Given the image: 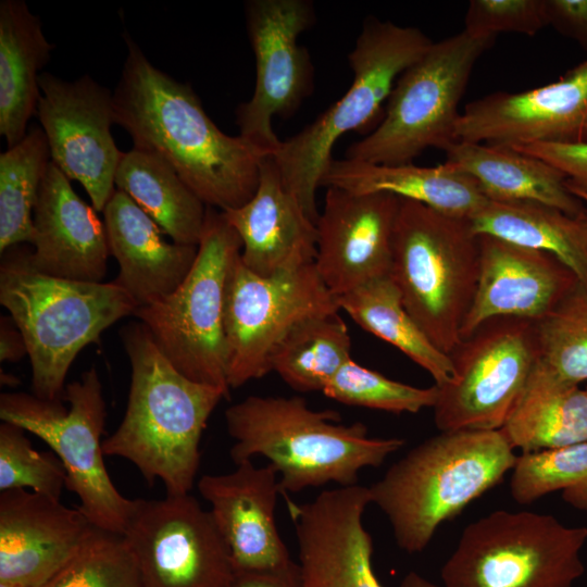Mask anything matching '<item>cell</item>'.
<instances>
[{"mask_svg":"<svg viewBox=\"0 0 587 587\" xmlns=\"http://www.w3.org/2000/svg\"><path fill=\"white\" fill-rule=\"evenodd\" d=\"M113 92L115 123L134 148L167 163L207 205L236 209L255 193L265 152L223 133L191 86L155 67L133 38Z\"/></svg>","mask_w":587,"mask_h":587,"instance_id":"6da1fadb","label":"cell"},{"mask_svg":"<svg viewBox=\"0 0 587 587\" xmlns=\"http://www.w3.org/2000/svg\"><path fill=\"white\" fill-rule=\"evenodd\" d=\"M120 335L130 363V387L124 417L103 440V453L133 463L150 486L162 480L166 495L189 494L208 420L229 398L178 372L142 323L125 325Z\"/></svg>","mask_w":587,"mask_h":587,"instance_id":"7a4b0ae2","label":"cell"},{"mask_svg":"<svg viewBox=\"0 0 587 587\" xmlns=\"http://www.w3.org/2000/svg\"><path fill=\"white\" fill-rule=\"evenodd\" d=\"M225 420L234 463L265 457L283 494L355 485L362 469L382 465L404 445L401 438L369 437L364 424H341L338 412L312 410L298 396H249L227 408Z\"/></svg>","mask_w":587,"mask_h":587,"instance_id":"3957f363","label":"cell"},{"mask_svg":"<svg viewBox=\"0 0 587 587\" xmlns=\"http://www.w3.org/2000/svg\"><path fill=\"white\" fill-rule=\"evenodd\" d=\"M517 455L500 429L440 432L409 450L369 487L398 547L423 551L437 528L496 486Z\"/></svg>","mask_w":587,"mask_h":587,"instance_id":"277c9868","label":"cell"},{"mask_svg":"<svg viewBox=\"0 0 587 587\" xmlns=\"http://www.w3.org/2000/svg\"><path fill=\"white\" fill-rule=\"evenodd\" d=\"M24 243L7 249L0 264V303L21 330L32 367L33 394L62 399L77 354L137 307L114 282H82L49 276L29 262Z\"/></svg>","mask_w":587,"mask_h":587,"instance_id":"5b68a950","label":"cell"},{"mask_svg":"<svg viewBox=\"0 0 587 587\" xmlns=\"http://www.w3.org/2000/svg\"><path fill=\"white\" fill-rule=\"evenodd\" d=\"M389 276L410 315L449 354L476 292L479 235L467 218L400 198Z\"/></svg>","mask_w":587,"mask_h":587,"instance_id":"8992f818","label":"cell"},{"mask_svg":"<svg viewBox=\"0 0 587 587\" xmlns=\"http://www.w3.org/2000/svg\"><path fill=\"white\" fill-rule=\"evenodd\" d=\"M421 29L369 17L349 53L353 73L346 93L271 154L285 187L316 224V190L346 133L370 124L388 100L399 76L433 45Z\"/></svg>","mask_w":587,"mask_h":587,"instance_id":"52a82bcc","label":"cell"},{"mask_svg":"<svg viewBox=\"0 0 587 587\" xmlns=\"http://www.w3.org/2000/svg\"><path fill=\"white\" fill-rule=\"evenodd\" d=\"M241 248L223 212L207 207L198 254L184 282L166 298L134 313L178 372L222 389L228 398L225 295Z\"/></svg>","mask_w":587,"mask_h":587,"instance_id":"ba28073f","label":"cell"},{"mask_svg":"<svg viewBox=\"0 0 587 587\" xmlns=\"http://www.w3.org/2000/svg\"><path fill=\"white\" fill-rule=\"evenodd\" d=\"M495 39L463 29L434 41L397 79L378 126L349 146L346 158L405 164L427 148L444 150L455 140L458 105L475 63Z\"/></svg>","mask_w":587,"mask_h":587,"instance_id":"9c48e42d","label":"cell"},{"mask_svg":"<svg viewBox=\"0 0 587 587\" xmlns=\"http://www.w3.org/2000/svg\"><path fill=\"white\" fill-rule=\"evenodd\" d=\"M586 541V526L497 510L463 529L440 576L444 587H574Z\"/></svg>","mask_w":587,"mask_h":587,"instance_id":"30bf717a","label":"cell"},{"mask_svg":"<svg viewBox=\"0 0 587 587\" xmlns=\"http://www.w3.org/2000/svg\"><path fill=\"white\" fill-rule=\"evenodd\" d=\"M107 416L103 389L92 366L67 384L62 399L34 394L4 392L0 419L43 440L62 462L65 488L74 492L78 509L95 526L124 534L135 500L113 484L103 461L101 436Z\"/></svg>","mask_w":587,"mask_h":587,"instance_id":"8fae6325","label":"cell"},{"mask_svg":"<svg viewBox=\"0 0 587 587\" xmlns=\"http://www.w3.org/2000/svg\"><path fill=\"white\" fill-rule=\"evenodd\" d=\"M449 357L454 376L437 386L436 427L500 429L538 361L535 322L492 317L461 339Z\"/></svg>","mask_w":587,"mask_h":587,"instance_id":"7c38bea8","label":"cell"},{"mask_svg":"<svg viewBox=\"0 0 587 587\" xmlns=\"http://www.w3.org/2000/svg\"><path fill=\"white\" fill-rule=\"evenodd\" d=\"M339 310L314 263L263 277L251 272L239 254L228 274L224 309L229 388L272 371L273 352L296 325Z\"/></svg>","mask_w":587,"mask_h":587,"instance_id":"4fadbf2b","label":"cell"},{"mask_svg":"<svg viewBox=\"0 0 587 587\" xmlns=\"http://www.w3.org/2000/svg\"><path fill=\"white\" fill-rule=\"evenodd\" d=\"M142 587H234L230 550L210 513L189 494L135 499L123 534Z\"/></svg>","mask_w":587,"mask_h":587,"instance_id":"5bb4252c","label":"cell"},{"mask_svg":"<svg viewBox=\"0 0 587 587\" xmlns=\"http://www.w3.org/2000/svg\"><path fill=\"white\" fill-rule=\"evenodd\" d=\"M313 22L314 9L308 0H250L246 4L255 84L251 99L236 109V123L239 135L266 154L282 143L272 118L291 115L312 91L311 58L297 40Z\"/></svg>","mask_w":587,"mask_h":587,"instance_id":"9a60e30c","label":"cell"},{"mask_svg":"<svg viewBox=\"0 0 587 587\" xmlns=\"http://www.w3.org/2000/svg\"><path fill=\"white\" fill-rule=\"evenodd\" d=\"M37 116L48 140L51 162L88 193L102 212L115 191V174L123 151L113 139V93L84 75L64 80L51 73L39 76Z\"/></svg>","mask_w":587,"mask_h":587,"instance_id":"2e32d148","label":"cell"},{"mask_svg":"<svg viewBox=\"0 0 587 587\" xmlns=\"http://www.w3.org/2000/svg\"><path fill=\"white\" fill-rule=\"evenodd\" d=\"M454 139L504 147L586 143L587 60L553 83L470 102L457 120Z\"/></svg>","mask_w":587,"mask_h":587,"instance_id":"e0dca14e","label":"cell"},{"mask_svg":"<svg viewBox=\"0 0 587 587\" xmlns=\"http://www.w3.org/2000/svg\"><path fill=\"white\" fill-rule=\"evenodd\" d=\"M400 198L327 187L317 228L314 266L337 298L388 276Z\"/></svg>","mask_w":587,"mask_h":587,"instance_id":"ac0fdd59","label":"cell"},{"mask_svg":"<svg viewBox=\"0 0 587 587\" xmlns=\"http://www.w3.org/2000/svg\"><path fill=\"white\" fill-rule=\"evenodd\" d=\"M370 503L369 487L358 484L324 490L301 505L289 502L303 587H384L362 521Z\"/></svg>","mask_w":587,"mask_h":587,"instance_id":"d6986e66","label":"cell"},{"mask_svg":"<svg viewBox=\"0 0 587 587\" xmlns=\"http://www.w3.org/2000/svg\"><path fill=\"white\" fill-rule=\"evenodd\" d=\"M577 283L575 274L547 252L479 235L478 283L460 338L492 317L539 321Z\"/></svg>","mask_w":587,"mask_h":587,"instance_id":"ffe728a7","label":"cell"},{"mask_svg":"<svg viewBox=\"0 0 587 587\" xmlns=\"http://www.w3.org/2000/svg\"><path fill=\"white\" fill-rule=\"evenodd\" d=\"M279 477L268 463L251 460L227 474H205L198 480L200 495L226 541L237 573L264 572L292 562L275 521Z\"/></svg>","mask_w":587,"mask_h":587,"instance_id":"44dd1931","label":"cell"},{"mask_svg":"<svg viewBox=\"0 0 587 587\" xmlns=\"http://www.w3.org/2000/svg\"><path fill=\"white\" fill-rule=\"evenodd\" d=\"M92 524L77 508L27 489L0 494V582L39 587L75 553Z\"/></svg>","mask_w":587,"mask_h":587,"instance_id":"7402d4cb","label":"cell"},{"mask_svg":"<svg viewBox=\"0 0 587 587\" xmlns=\"http://www.w3.org/2000/svg\"><path fill=\"white\" fill-rule=\"evenodd\" d=\"M222 212L241 240L242 263L257 275L268 277L314 263L316 224L285 187L271 154L261 163L253 197Z\"/></svg>","mask_w":587,"mask_h":587,"instance_id":"603a6c76","label":"cell"},{"mask_svg":"<svg viewBox=\"0 0 587 587\" xmlns=\"http://www.w3.org/2000/svg\"><path fill=\"white\" fill-rule=\"evenodd\" d=\"M32 266L46 275L101 282L110 254L104 223L50 162L34 209Z\"/></svg>","mask_w":587,"mask_h":587,"instance_id":"cb8c5ba5","label":"cell"},{"mask_svg":"<svg viewBox=\"0 0 587 587\" xmlns=\"http://www.w3.org/2000/svg\"><path fill=\"white\" fill-rule=\"evenodd\" d=\"M102 212L110 254L118 263L113 282L137 309L173 294L190 272L198 246L167 242L159 225L118 189Z\"/></svg>","mask_w":587,"mask_h":587,"instance_id":"d4e9b609","label":"cell"},{"mask_svg":"<svg viewBox=\"0 0 587 587\" xmlns=\"http://www.w3.org/2000/svg\"><path fill=\"white\" fill-rule=\"evenodd\" d=\"M321 186L354 193L388 192L467 220L488 202L475 178L447 162L427 167L333 159Z\"/></svg>","mask_w":587,"mask_h":587,"instance_id":"484cf974","label":"cell"},{"mask_svg":"<svg viewBox=\"0 0 587 587\" xmlns=\"http://www.w3.org/2000/svg\"><path fill=\"white\" fill-rule=\"evenodd\" d=\"M446 162L471 175L491 201H533L575 217H587L586 204L566 186V176L549 163L510 147L454 140Z\"/></svg>","mask_w":587,"mask_h":587,"instance_id":"4316f807","label":"cell"},{"mask_svg":"<svg viewBox=\"0 0 587 587\" xmlns=\"http://www.w3.org/2000/svg\"><path fill=\"white\" fill-rule=\"evenodd\" d=\"M52 50L24 0L0 1V135L8 148L26 136L37 113L39 71Z\"/></svg>","mask_w":587,"mask_h":587,"instance_id":"83f0119b","label":"cell"},{"mask_svg":"<svg viewBox=\"0 0 587 587\" xmlns=\"http://www.w3.org/2000/svg\"><path fill=\"white\" fill-rule=\"evenodd\" d=\"M500 432L522 453L587 441V390L538 360Z\"/></svg>","mask_w":587,"mask_h":587,"instance_id":"f1b7e54d","label":"cell"},{"mask_svg":"<svg viewBox=\"0 0 587 587\" xmlns=\"http://www.w3.org/2000/svg\"><path fill=\"white\" fill-rule=\"evenodd\" d=\"M477 235L547 252L587 289V217L533 201H491L470 220Z\"/></svg>","mask_w":587,"mask_h":587,"instance_id":"f546056e","label":"cell"},{"mask_svg":"<svg viewBox=\"0 0 587 587\" xmlns=\"http://www.w3.org/2000/svg\"><path fill=\"white\" fill-rule=\"evenodd\" d=\"M114 183L173 242L199 246L207 205L162 159L137 148L123 152Z\"/></svg>","mask_w":587,"mask_h":587,"instance_id":"4dcf8cb0","label":"cell"},{"mask_svg":"<svg viewBox=\"0 0 587 587\" xmlns=\"http://www.w3.org/2000/svg\"><path fill=\"white\" fill-rule=\"evenodd\" d=\"M337 302L363 329L392 345L428 372L436 386L453 379L449 354L438 349L410 315L389 275L337 297Z\"/></svg>","mask_w":587,"mask_h":587,"instance_id":"1f68e13d","label":"cell"},{"mask_svg":"<svg viewBox=\"0 0 587 587\" xmlns=\"http://www.w3.org/2000/svg\"><path fill=\"white\" fill-rule=\"evenodd\" d=\"M351 339L338 312L310 317L296 325L278 344L272 371L292 389L322 391L351 360Z\"/></svg>","mask_w":587,"mask_h":587,"instance_id":"d6a6232c","label":"cell"},{"mask_svg":"<svg viewBox=\"0 0 587 587\" xmlns=\"http://www.w3.org/2000/svg\"><path fill=\"white\" fill-rule=\"evenodd\" d=\"M51 162L45 132L28 129L15 146L0 154V252L34 237V209Z\"/></svg>","mask_w":587,"mask_h":587,"instance_id":"836d02e7","label":"cell"},{"mask_svg":"<svg viewBox=\"0 0 587 587\" xmlns=\"http://www.w3.org/2000/svg\"><path fill=\"white\" fill-rule=\"evenodd\" d=\"M512 470L510 494L519 504L563 490L569 503L587 510V441L522 453Z\"/></svg>","mask_w":587,"mask_h":587,"instance_id":"e575fe53","label":"cell"},{"mask_svg":"<svg viewBox=\"0 0 587 587\" xmlns=\"http://www.w3.org/2000/svg\"><path fill=\"white\" fill-rule=\"evenodd\" d=\"M39 587H142L124 535L91 525L70 560Z\"/></svg>","mask_w":587,"mask_h":587,"instance_id":"d590c367","label":"cell"},{"mask_svg":"<svg viewBox=\"0 0 587 587\" xmlns=\"http://www.w3.org/2000/svg\"><path fill=\"white\" fill-rule=\"evenodd\" d=\"M535 329L541 363L572 384L587 380V289L580 283Z\"/></svg>","mask_w":587,"mask_h":587,"instance_id":"8d00e7d4","label":"cell"},{"mask_svg":"<svg viewBox=\"0 0 587 587\" xmlns=\"http://www.w3.org/2000/svg\"><path fill=\"white\" fill-rule=\"evenodd\" d=\"M323 394L340 403L391 413H417L433 408L438 389L419 388L390 379L352 359L333 377Z\"/></svg>","mask_w":587,"mask_h":587,"instance_id":"74e56055","label":"cell"},{"mask_svg":"<svg viewBox=\"0 0 587 587\" xmlns=\"http://www.w3.org/2000/svg\"><path fill=\"white\" fill-rule=\"evenodd\" d=\"M26 430L7 422L0 425V490L29 489L60 499L65 487V469L50 451H38Z\"/></svg>","mask_w":587,"mask_h":587,"instance_id":"f35d334b","label":"cell"},{"mask_svg":"<svg viewBox=\"0 0 587 587\" xmlns=\"http://www.w3.org/2000/svg\"><path fill=\"white\" fill-rule=\"evenodd\" d=\"M547 25L546 0H471L464 17V30L478 36H534Z\"/></svg>","mask_w":587,"mask_h":587,"instance_id":"ab89813d","label":"cell"},{"mask_svg":"<svg viewBox=\"0 0 587 587\" xmlns=\"http://www.w3.org/2000/svg\"><path fill=\"white\" fill-rule=\"evenodd\" d=\"M510 148L549 163L566 176L569 190L587 193V142L576 145L536 142Z\"/></svg>","mask_w":587,"mask_h":587,"instance_id":"60d3db41","label":"cell"},{"mask_svg":"<svg viewBox=\"0 0 587 587\" xmlns=\"http://www.w3.org/2000/svg\"><path fill=\"white\" fill-rule=\"evenodd\" d=\"M548 25L587 50V0H546Z\"/></svg>","mask_w":587,"mask_h":587,"instance_id":"b9f144b4","label":"cell"},{"mask_svg":"<svg viewBox=\"0 0 587 587\" xmlns=\"http://www.w3.org/2000/svg\"><path fill=\"white\" fill-rule=\"evenodd\" d=\"M234 587H303L298 563L264 572H239Z\"/></svg>","mask_w":587,"mask_h":587,"instance_id":"7bdbcfd3","label":"cell"},{"mask_svg":"<svg viewBox=\"0 0 587 587\" xmlns=\"http://www.w3.org/2000/svg\"><path fill=\"white\" fill-rule=\"evenodd\" d=\"M28 355L25 339L11 316L0 320V360L1 362H18Z\"/></svg>","mask_w":587,"mask_h":587,"instance_id":"ee69618b","label":"cell"},{"mask_svg":"<svg viewBox=\"0 0 587 587\" xmlns=\"http://www.w3.org/2000/svg\"><path fill=\"white\" fill-rule=\"evenodd\" d=\"M400 587H441V586H438L429 582L428 579H426L425 577L421 576L420 574L415 572H410L402 579Z\"/></svg>","mask_w":587,"mask_h":587,"instance_id":"f6af8a7d","label":"cell"},{"mask_svg":"<svg viewBox=\"0 0 587 587\" xmlns=\"http://www.w3.org/2000/svg\"><path fill=\"white\" fill-rule=\"evenodd\" d=\"M1 384L5 386L15 387L16 385L20 384V379L12 374L3 373L1 371Z\"/></svg>","mask_w":587,"mask_h":587,"instance_id":"bcb514c9","label":"cell"},{"mask_svg":"<svg viewBox=\"0 0 587 587\" xmlns=\"http://www.w3.org/2000/svg\"><path fill=\"white\" fill-rule=\"evenodd\" d=\"M573 195H575L577 198H579L586 205H587V193L577 191V190H570Z\"/></svg>","mask_w":587,"mask_h":587,"instance_id":"7dc6e473","label":"cell"},{"mask_svg":"<svg viewBox=\"0 0 587 587\" xmlns=\"http://www.w3.org/2000/svg\"><path fill=\"white\" fill-rule=\"evenodd\" d=\"M0 587H25V586L17 585V584H10V583H1L0 582Z\"/></svg>","mask_w":587,"mask_h":587,"instance_id":"c3c4849f","label":"cell"},{"mask_svg":"<svg viewBox=\"0 0 587 587\" xmlns=\"http://www.w3.org/2000/svg\"><path fill=\"white\" fill-rule=\"evenodd\" d=\"M587 390V389H586Z\"/></svg>","mask_w":587,"mask_h":587,"instance_id":"681fc988","label":"cell"}]
</instances>
